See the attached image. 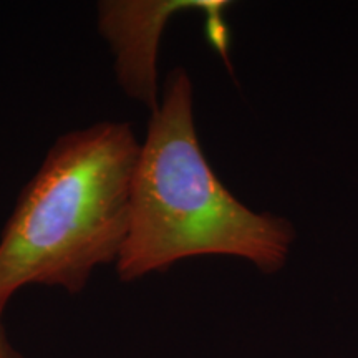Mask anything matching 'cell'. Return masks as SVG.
<instances>
[{"label":"cell","mask_w":358,"mask_h":358,"mask_svg":"<svg viewBox=\"0 0 358 358\" xmlns=\"http://www.w3.org/2000/svg\"><path fill=\"white\" fill-rule=\"evenodd\" d=\"M294 237L287 219L252 211L216 176L196 133L189 75L171 71L134 168L120 279L198 256L239 257L272 274L287 261Z\"/></svg>","instance_id":"cell-1"},{"label":"cell","mask_w":358,"mask_h":358,"mask_svg":"<svg viewBox=\"0 0 358 358\" xmlns=\"http://www.w3.org/2000/svg\"><path fill=\"white\" fill-rule=\"evenodd\" d=\"M140 146L128 123L115 122L53 143L0 236V313L22 287L80 294L98 266L118 261Z\"/></svg>","instance_id":"cell-2"},{"label":"cell","mask_w":358,"mask_h":358,"mask_svg":"<svg viewBox=\"0 0 358 358\" xmlns=\"http://www.w3.org/2000/svg\"><path fill=\"white\" fill-rule=\"evenodd\" d=\"M187 6L191 3L101 2L98 7L101 34L113 45L120 82L151 111L158 106L153 64L161 25L168 13Z\"/></svg>","instance_id":"cell-3"},{"label":"cell","mask_w":358,"mask_h":358,"mask_svg":"<svg viewBox=\"0 0 358 358\" xmlns=\"http://www.w3.org/2000/svg\"><path fill=\"white\" fill-rule=\"evenodd\" d=\"M2 315L3 313H0V358H25L20 352H17L15 348L12 347L10 342H8L6 329H3L2 324Z\"/></svg>","instance_id":"cell-4"}]
</instances>
